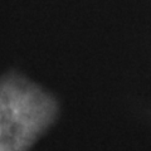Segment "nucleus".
Returning <instances> with one entry per match:
<instances>
[{
    "mask_svg": "<svg viewBox=\"0 0 151 151\" xmlns=\"http://www.w3.org/2000/svg\"><path fill=\"white\" fill-rule=\"evenodd\" d=\"M58 100L22 73L0 76V151H28L55 124Z\"/></svg>",
    "mask_w": 151,
    "mask_h": 151,
    "instance_id": "nucleus-1",
    "label": "nucleus"
}]
</instances>
